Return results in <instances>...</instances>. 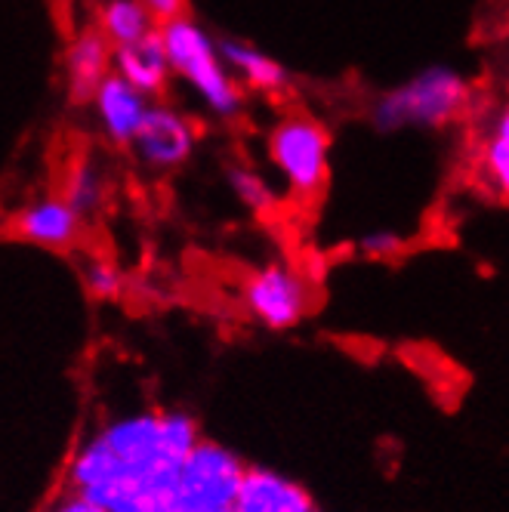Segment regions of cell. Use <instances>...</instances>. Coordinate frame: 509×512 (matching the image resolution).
Masks as SVG:
<instances>
[{
  "instance_id": "1",
  "label": "cell",
  "mask_w": 509,
  "mask_h": 512,
  "mask_svg": "<svg viewBox=\"0 0 509 512\" xmlns=\"http://www.w3.org/2000/svg\"><path fill=\"white\" fill-rule=\"evenodd\" d=\"M161 41L170 59V71L183 81L213 118L235 121L244 112L247 90L238 84L220 53V38L189 13L161 22Z\"/></svg>"
},
{
  "instance_id": "2",
  "label": "cell",
  "mask_w": 509,
  "mask_h": 512,
  "mask_svg": "<svg viewBox=\"0 0 509 512\" xmlns=\"http://www.w3.org/2000/svg\"><path fill=\"white\" fill-rule=\"evenodd\" d=\"M472 105V84L451 65H426L408 81L389 87L371 105V127L377 133L445 130L457 124Z\"/></svg>"
},
{
  "instance_id": "3",
  "label": "cell",
  "mask_w": 509,
  "mask_h": 512,
  "mask_svg": "<svg viewBox=\"0 0 509 512\" xmlns=\"http://www.w3.org/2000/svg\"><path fill=\"white\" fill-rule=\"evenodd\" d=\"M266 158L290 198L315 204L331 182L334 136L324 121L306 112H290L269 127Z\"/></svg>"
},
{
  "instance_id": "4",
  "label": "cell",
  "mask_w": 509,
  "mask_h": 512,
  "mask_svg": "<svg viewBox=\"0 0 509 512\" xmlns=\"http://www.w3.org/2000/svg\"><path fill=\"white\" fill-rule=\"evenodd\" d=\"M241 306L266 331H294L315 309V284L294 263L272 260L244 278Z\"/></svg>"
},
{
  "instance_id": "5",
  "label": "cell",
  "mask_w": 509,
  "mask_h": 512,
  "mask_svg": "<svg viewBox=\"0 0 509 512\" xmlns=\"http://www.w3.org/2000/svg\"><path fill=\"white\" fill-rule=\"evenodd\" d=\"M247 463L213 438H201L198 448L186 457L179 469V482L173 494L176 512H220L232 509L244 482Z\"/></svg>"
},
{
  "instance_id": "6",
  "label": "cell",
  "mask_w": 509,
  "mask_h": 512,
  "mask_svg": "<svg viewBox=\"0 0 509 512\" xmlns=\"http://www.w3.org/2000/svg\"><path fill=\"white\" fill-rule=\"evenodd\" d=\"M130 149L142 167L155 173H173L192 161L198 149V127L173 102L155 99Z\"/></svg>"
},
{
  "instance_id": "7",
  "label": "cell",
  "mask_w": 509,
  "mask_h": 512,
  "mask_svg": "<svg viewBox=\"0 0 509 512\" xmlns=\"http://www.w3.org/2000/svg\"><path fill=\"white\" fill-rule=\"evenodd\" d=\"M152 102L155 99L139 93L133 84H127L121 75L112 71L93 93L90 108H93V118H96L102 136L112 145H118V149H130L145 115H149Z\"/></svg>"
},
{
  "instance_id": "8",
  "label": "cell",
  "mask_w": 509,
  "mask_h": 512,
  "mask_svg": "<svg viewBox=\"0 0 509 512\" xmlns=\"http://www.w3.org/2000/svg\"><path fill=\"white\" fill-rule=\"evenodd\" d=\"M115 71V47L96 25L71 34L65 47V90L75 105H90L99 84Z\"/></svg>"
},
{
  "instance_id": "9",
  "label": "cell",
  "mask_w": 509,
  "mask_h": 512,
  "mask_svg": "<svg viewBox=\"0 0 509 512\" xmlns=\"http://www.w3.org/2000/svg\"><path fill=\"white\" fill-rule=\"evenodd\" d=\"M13 229L19 238L38 244V247L68 250L84 235V216L62 195H47V198L25 204L13 219Z\"/></svg>"
},
{
  "instance_id": "10",
  "label": "cell",
  "mask_w": 509,
  "mask_h": 512,
  "mask_svg": "<svg viewBox=\"0 0 509 512\" xmlns=\"http://www.w3.org/2000/svg\"><path fill=\"white\" fill-rule=\"evenodd\" d=\"M235 512H315V503L290 475L266 466H247Z\"/></svg>"
},
{
  "instance_id": "11",
  "label": "cell",
  "mask_w": 509,
  "mask_h": 512,
  "mask_svg": "<svg viewBox=\"0 0 509 512\" xmlns=\"http://www.w3.org/2000/svg\"><path fill=\"white\" fill-rule=\"evenodd\" d=\"M220 53L232 68V75L238 78V84L250 93L284 96L290 84H294L290 71L275 56H269L266 50L244 38H220Z\"/></svg>"
},
{
  "instance_id": "12",
  "label": "cell",
  "mask_w": 509,
  "mask_h": 512,
  "mask_svg": "<svg viewBox=\"0 0 509 512\" xmlns=\"http://www.w3.org/2000/svg\"><path fill=\"white\" fill-rule=\"evenodd\" d=\"M115 75H121L127 84H133L149 99H161L173 81L161 31L149 34V38H142L136 44L115 47Z\"/></svg>"
},
{
  "instance_id": "13",
  "label": "cell",
  "mask_w": 509,
  "mask_h": 512,
  "mask_svg": "<svg viewBox=\"0 0 509 512\" xmlns=\"http://www.w3.org/2000/svg\"><path fill=\"white\" fill-rule=\"evenodd\" d=\"M96 28L105 34L112 47H127L155 34L161 22L142 0H99Z\"/></svg>"
},
{
  "instance_id": "14",
  "label": "cell",
  "mask_w": 509,
  "mask_h": 512,
  "mask_svg": "<svg viewBox=\"0 0 509 512\" xmlns=\"http://www.w3.org/2000/svg\"><path fill=\"white\" fill-rule=\"evenodd\" d=\"M479 176L485 186L509 204V102L488 118L479 142Z\"/></svg>"
},
{
  "instance_id": "15",
  "label": "cell",
  "mask_w": 509,
  "mask_h": 512,
  "mask_svg": "<svg viewBox=\"0 0 509 512\" xmlns=\"http://www.w3.org/2000/svg\"><path fill=\"white\" fill-rule=\"evenodd\" d=\"M71 207H75L84 219L99 213L105 198H108V176L102 164L93 155H78L71 158L62 176V192H59Z\"/></svg>"
},
{
  "instance_id": "16",
  "label": "cell",
  "mask_w": 509,
  "mask_h": 512,
  "mask_svg": "<svg viewBox=\"0 0 509 512\" xmlns=\"http://www.w3.org/2000/svg\"><path fill=\"white\" fill-rule=\"evenodd\" d=\"M226 182H229V189L232 195L253 213H272L275 204H278V195L272 189V182L260 173V170H253L247 164H232L226 170Z\"/></svg>"
},
{
  "instance_id": "17",
  "label": "cell",
  "mask_w": 509,
  "mask_h": 512,
  "mask_svg": "<svg viewBox=\"0 0 509 512\" xmlns=\"http://www.w3.org/2000/svg\"><path fill=\"white\" fill-rule=\"evenodd\" d=\"M84 287L93 300H118L124 294V272L105 256H93L84 263Z\"/></svg>"
},
{
  "instance_id": "18",
  "label": "cell",
  "mask_w": 509,
  "mask_h": 512,
  "mask_svg": "<svg viewBox=\"0 0 509 512\" xmlns=\"http://www.w3.org/2000/svg\"><path fill=\"white\" fill-rule=\"evenodd\" d=\"M408 238L395 229H371L358 238V253L368 256V260H392V256L405 253Z\"/></svg>"
},
{
  "instance_id": "19",
  "label": "cell",
  "mask_w": 509,
  "mask_h": 512,
  "mask_svg": "<svg viewBox=\"0 0 509 512\" xmlns=\"http://www.w3.org/2000/svg\"><path fill=\"white\" fill-rule=\"evenodd\" d=\"M50 512H112V509H105V506H99V503H93V500H87V497H81V494H65V497H59L53 506H50Z\"/></svg>"
},
{
  "instance_id": "20",
  "label": "cell",
  "mask_w": 509,
  "mask_h": 512,
  "mask_svg": "<svg viewBox=\"0 0 509 512\" xmlns=\"http://www.w3.org/2000/svg\"><path fill=\"white\" fill-rule=\"evenodd\" d=\"M142 4L158 16V22H167L173 16L189 13V0H142Z\"/></svg>"
},
{
  "instance_id": "21",
  "label": "cell",
  "mask_w": 509,
  "mask_h": 512,
  "mask_svg": "<svg viewBox=\"0 0 509 512\" xmlns=\"http://www.w3.org/2000/svg\"><path fill=\"white\" fill-rule=\"evenodd\" d=\"M315 512H318V509H315Z\"/></svg>"
}]
</instances>
